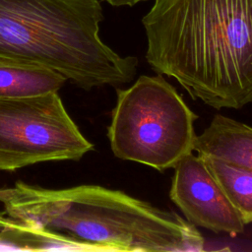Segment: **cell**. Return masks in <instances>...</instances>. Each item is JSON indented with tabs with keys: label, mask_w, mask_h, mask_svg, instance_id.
Returning <instances> with one entry per match:
<instances>
[{
	"label": "cell",
	"mask_w": 252,
	"mask_h": 252,
	"mask_svg": "<svg viewBox=\"0 0 252 252\" xmlns=\"http://www.w3.org/2000/svg\"><path fill=\"white\" fill-rule=\"evenodd\" d=\"M146 59L218 110L252 102V0H155Z\"/></svg>",
	"instance_id": "1"
},
{
	"label": "cell",
	"mask_w": 252,
	"mask_h": 252,
	"mask_svg": "<svg viewBox=\"0 0 252 252\" xmlns=\"http://www.w3.org/2000/svg\"><path fill=\"white\" fill-rule=\"evenodd\" d=\"M99 0H0V57L50 68L86 91L130 83L138 59L98 35Z\"/></svg>",
	"instance_id": "2"
},
{
	"label": "cell",
	"mask_w": 252,
	"mask_h": 252,
	"mask_svg": "<svg viewBox=\"0 0 252 252\" xmlns=\"http://www.w3.org/2000/svg\"><path fill=\"white\" fill-rule=\"evenodd\" d=\"M26 219L102 251L188 252L205 245L196 226L178 214L99 185L36 186L27 200Z\"/></svg>",
	"instance_id": "3"
},
{
	"label": "cell",
	"mask_w": 252,
	"mask_h": 252,
	"mask_svg": "<svg viewBox=\"0 0 252 252\" xmlns=\"http://www.w3.org/2000/svg\"><path fill=\"white\" fill-rule=\"evenodd\" d=\"M116 93L107 128L116 158L163 171L193 152L198 115L162 75H142Z\"/></svg>",
	"instance_id": "4"
},
{
	"label": "cell",
	"mask_w": 252,
	"mask_h": 252,
	"mask_svg": "<svg viewBox=\"0 0 252 252\" xmlns=\"http://www.w3.org/2000/svg\"><path fill=\"white\" fill-rule=\"evenodd\" d=\"M93 150L57 93L0 99V170L79 160Z\"/></svg>",
	"instance_id": "5"
},
{
	"label": "cell",
	"mask_w": 252,
	"mask_h": 252,
	"mask_svg": "<svg viewBox=\"0 0 252 252\" xmlns=\"http://www.w3.org/2000/svg\"><path fill=\"white\" fill-rule=\"evenodd\" d=\"M169 197L186 220L216 233L235 236L244 222L209 171L204 159L192 153L173 167Z\"/></svg>",
	"instance_id": "6"
},
{
	"label": "cell",
	"mask_w": 252,
	"mask_h": 252,
	"mask_svg": "<svg viewBox=\"0 0 252 252\" xmlns=\"http://www.w3.org/2000/svg\"><path fill=\"white\" fill-rule=\"evenodd\" d=\"M193 151L252 171V127L221 114L194 139Z\"/></svg>",
	"instance_id": "7"
},
{
	"label": "cell",
	"mask_w": 252,
	"mask_h": 252,
	"mask_svg": "<svg viewBox=\"0 0 252 252\" xmlns=\"http://www.w3.org/2000/svg\"><path fill=\"white\" fill-rule=\"evenodd\" d=\"M66 81L62 74L50 68L0 57V99L57 93Z\"/></svg>",
	"instance_id": "8"
},
{
	"label": "cell",
	"mask_w": 252,
	"mask_h": 252,
	"mask_svg": "<svg viewBox=\"0 0 252 252\" xmlns=\"http://www.w3.org/2000/svg\"><path fill=\"white\" fill-rule=\"evenodd\" d=\"M0 251H102L63 234L33 227L0 212Z\"/></svg>",
	"instance_id": "9"
},
{
	"label": "cell",
	"mask_w": 252,
	"mask_h": 252,
	"mask_svg": "<svg viewBox=\"0 0 252 252\" xmlns=\"http://www.w3.org/2000/svg\"><path fill=\"white\" fill-rule=\"evenodd\" d=\"M203 159L244 224L252 223V171L214 158Z\"/></svg>",
	"instance_id": "10"
},
{
	"label": "cell",
	"mask_w": 252,
	"mask_h": 252,
	"mask_svg": "<svg viewBox=\"0 0 252 252\" xmlns=\"http://www.w3.org/2000/svg\"><path fill=\"white\" fill-rule=\"evenodd\" d=\"M101 1H105L114 7H120V6H134L139 2H143L147 0H101Z\"/></svg>",
	"instance_id": "11"
}]
</instances>
